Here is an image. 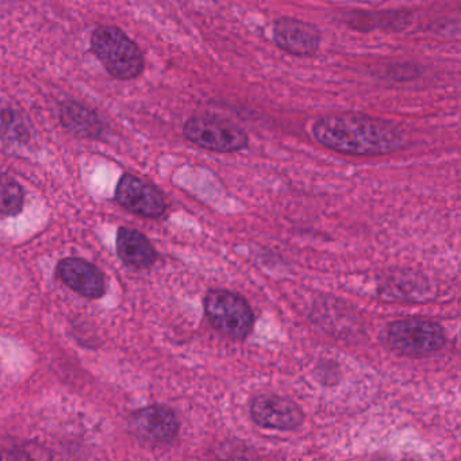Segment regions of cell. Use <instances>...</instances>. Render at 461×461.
<instances>
[{
    "label": "cell",
    "mask_w": 461,
    "mask_h": 461,
    "mask_svg": "<svg viewBox=\"0 0 461 461\" xmlns=\"http://www.w3.org/2000/svg\"><path fill=\"white\" fill-rule=\"evenodd\" d=\"M115 199L121 206L145 218H158L166 212L163 194L134 175H123L115 191Z\"/></svg>",
    "instance_id": "8992f818"
},
{
    "label": "cell",
    "mask_w": 461,
    "mask_h": 461,
    "mask_svg": "<svg viewBox=\"0 0 461 461\" xmlns=\"http://www.w3.org/2000/svg\"><path fill=\"white\" fill-rule=\"evenodd\" d=\"M58 277L71 290L88 299H99L106 291L104 274L83 258H64L59 263Z\"/></svg>",
    "instance_id": "9c48e42d"
},
{
    "label": "cell",
    "mask_w": 461,
    "mask_h": 461,
    "mask_svg": "<svg viewBox=\"0 0 461 461\" xmlns=\"http://www.w3.org/2000/svg\"><path fill=\"white\" fill-rule=\"evenodd\" d=\"M23 190L17 180L9 175L0 174V214L6 217L23 212Z\"/></svg>",
    "instance_id": "4fadbf2b"
},
{
    "label": "cell",
    "mask_w": 461,
    "mask_h": 461,
    "mask_svg": "<svg viewBox=\"0 0 461 461\" xmlns=\"http://www.w3.org/2000/svg\"><path fill=\"white\" fill-rule=\"evenodd\" d=\"M131 428L137 436L153 442H168L179 431V420L166 406H148L131 415Z\"/></svg>",
    "instance_id": "30bf717a"
},
{
    "label": "cell",
    "mask_w": 461,
    "mask_h": 461,
    "mask_svg": "<svg viewBox=\"0 0 461 461\" xmlns=\"http://www.w3.org/2000/svg\"><path fill=\"white\" fill-rule=\"evenodd\" d=\"M277 48L294 56H314L320 50L321 34L312 23L295 18H280L274 25Z\"/></svg>",
    "instance_id": "ba28073f"
},
{
    "label": "cell",
    "mask_w": 461,
    "mask_h": 461,
    "mask_svg": "<svg viewBox=\"0 0 461 461\" xmlns=\"http://www.w3.org/2000/svg\"><path fill=\"white\" fill-rule=\"evenodd\" d=\"M250 415L261 428L294 430L304 420L301 407L285 396L266 393L256 396L250 404Z\"/></svg>",
    "instance_id": "52a82bcc"
},
{
    "label": "cell",
    "mask_w": 461,
    "mask_h": 461,
    "mask_svg": "<svg viewBox=\"0 0 461 461\" xmlns=\"http://www.w3.org/2000/svg\"><path fill=\"white\" fill-rule=\"evenodd\" d=\"M96 58L112 77L121 80L136 79L144 71V56L121 29L99 26L91 37Z\"/></svg>",
    "instance_id": "7a4b0ae2"
},
{
    "label": "cell",
    "mask_w": 461,
    "mask_h": 461,
    "mask_svg": "<svg viewBox=\"0 0 461 461\" xmlns=\"http://www.w3.org/2000/svg\"><path fill=\"white\" fill-rule=\"evenodd\" d=\"M312 136L322 147L342 155H390L403 147V133L390 121L356 113H337L315 121Z\"/></svg>",
    "instance_id": "6da1fadb"
},
{
    "label": "cell",
    "mask_w": 461,
    "mask_h": 461,
    "mask_svg": "<svg viewBox=\"0 0 461 461\" xmlns=\"http://www.w3.org/2000/svg\"><path fill=\"white\" fill-rule=\"evenodd\" d=\"M207 318L215 330L229 339H247L255 326L252 307L239 294L228 290H212L204 299Z\"/></svg>",
    "instance_id": "3957f363"
},
{
    "label": "cell",
    "mask_w": 461,
    "mask_h": 461,
    "mask_svg": "<svg viewBox=\"0 0 461 461\" xmlns=\"http://www.w3.org/2000/svg\"><path fill=\"white\" fill-rule=\"evenodd\" d=\"M387 339L393 349L411 356L430 355L445 345L444 329L433 321L420 318L391 323Z\"/></svg>",
    "instance_id": "5b68a950"
},
{
    "label": "cell",
    "mask_w": 461,
    "mask_h": 461,
    "mask_svg": "<svg viewBox=\"0 0 461 461\" xmlns=\"http://www.w3.org/2000/svg\"><path fill=\"white\" fill-rule=\"evenodd\" d=\"M61 122L67 131L82 139H98L104 131L98 115L77 102L69 101L63 104Z\"/></svg>",
    "instance_id": "7c38bea8"
},
{
    "label": "cell",
    "mask_w": 461,
    "mask_h": 461,
    "mask_svg": "<svg viewBox=\"0 0 461 461\" xmlns=\"http://www.w3.org/2000/svg\"><path fill=\"white\" fill-rule=\"evenodd\" d=\"M117 250L123 263L133 268H149L158 258V253L149 240L131 228L118 229Z\"/></svg>",
    "instance_id": "8fae6325"
},
{
    "label": "cell",
    "mask_w": 461,
    "mask_h": 461,
    "mask_svg": "<svg viewBox=\"0 0 461 461\" xmlns=\"http://www.w3.org/2000/svg\"><path fill=\"white\" fill-rule=\"evenodd\" d=\"M185 139L202 149L234 153L248 147L247 131L234 122L212 115H198L187 121L183 129Z\"/></svg>",
    "instance_id": "277c9868"
}]
</instances>
